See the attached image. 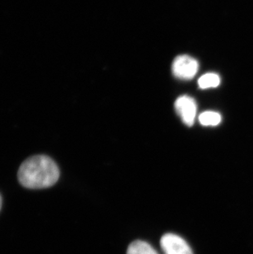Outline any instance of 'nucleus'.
I'll return each mask as SVG.
<instances>
[{
    "label": "nucleus",
    "mask_w": 253,
    "mask_h": 254,
    "mask_svg": "<svg viewBox=\"0 0 253 254\" xmlns=\"http://www.w3.org/2000/svg\"><path fill=\"white\" fill-rule=\"evenodd\" d=\"M57 164L50 156L37 155L26 159L20 166L17 179L20 185L29 190L52 187L60 179Z\"/></svg>",
    "instance_id": "1"
},
{
    "label": "nucleus",
    "mask_w": 253,
    "mask_h": 254,
    "mask_svg": "<svg viewBox=\"0 0 253 254\" xmlns=\"http://www.w3.org/2000/svg\"><path fill=\"white\" fill-rule=\"evenodd\" d=\"M197 60L189 56H178L173 63V73L180 79H191L198 71Z\"/></svg>",
    "instance_id": "2"
},
{
    "label": "nucleus",
    "mask_w": 253,
    "mask_h": 254,
    "mask_svg": "<svg viewBox=\"0 0 253 254\" xmlns=\"http://www.w3.org/2000/svg\"><path fill=\"white\" fill-rule=\"evenodd\" d=\"M175 110L183 122L191 127L194 124L196 115V103L192 97L182 96L175 101Z\"/></svg>",
    "instance_id": "3"
},
{
    "label": "nucleus",
    "mask_w": 253,
    "mask_h": 254,
    "mask_svg": "<svg viewBox=\"0 0 253 254\" xmlns=\"http://www.w3.org/2000/svg\"><path fill=\"white\" fill-rule=\"evenodd\" d=\"M160 245L165 254H193L188 243L183 238L174 234L163 235Z\"/></svg>",
    "instance_id": "4"
},
{
    "label": "nucleus",
    "mask_w": 253,
    "mask_h": 254,
    "mask_svg": "<svg viewBox=\"0 0 253 254\" xmlns=\"http://www.w3.org/2000/svg\"><path fill=\"white\" fill-rule=\"evenodd\" d=\"M126 254H159L148 243L136 240L129 245Z\"/></svg>",
    "instance_id": "5"
},
{
    "label": "nucleus",
    "mask_w": 253,
    "mask_h": 254,
    "mask_svg": "<svg viewBox=\"0 0 253 254\" xmlns=\"http://www.w3.org/2000/svg\"><path fill=\"white\" fill-rule=\"evenodd\" d=\"M220 84V76L213 72L205 73L198 80V86L201 89L215 88Z\"/></svg>",
    "instance_id": "6"
},
{
    "label": "nucleus",
    "mask_w": 253,
    "mask_h": 254,
    "mask_svg": "<svg viewBox=\"0 0 253 254\" xmlns=\"http://www.w3.org/2000/svg\"><path fill=\"white\" fill-rule=\"evenodd\" d=\"M222 117L220 113L215 111H205L199 116V122L203 126H217L220 125Z\"/></svg>",
    "instance_id": "7"
},
{
    "label": "nucleus",
    "mask_w": 253,
    "mask_h": 254,
    "mask_svg": "<svg viewBox=\"0 0 253 254\" xmlns=\"http://www.w3.org/2000/svg\"><path fill=\"white\" fill-rule=\"evenodd\" d=\"M1 208H2V197L0 195V211H1Z\"/></svg>",
    "instance_id": "8"
}]
</instances>
